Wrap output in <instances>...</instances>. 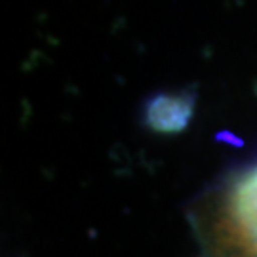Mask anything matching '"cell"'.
<instances>
[{
  "mask_svg": "<svg viewBox=\"0 0 257 257\" xmlns=\"http://www.w3.org/2000/svg\"><path fill=\"white\" fill-rule=\"evenodd\" d=\"M194 225L208 257H257V166L208 194Z\"/></svg>",
  "mask_w": 257,
  "mask_h": 257,
  "instance_id": "1",
  "label": "cell"
},
{
  "mask_svg": "<svg viewBox=\"0 0 257 257\" xmlns=\"http://www.w3.org/2000/svg\"><path fill=\"white\" fill-rule=\"evenodd\" d=\"M194 93H158L145 105V124L158 134H179L193 118Z\"/></svg>",
  "mask_w": 257,
  "mask_h": 257,
  "instance_id": "2",
  "label": "cell"
}]
</instances>
